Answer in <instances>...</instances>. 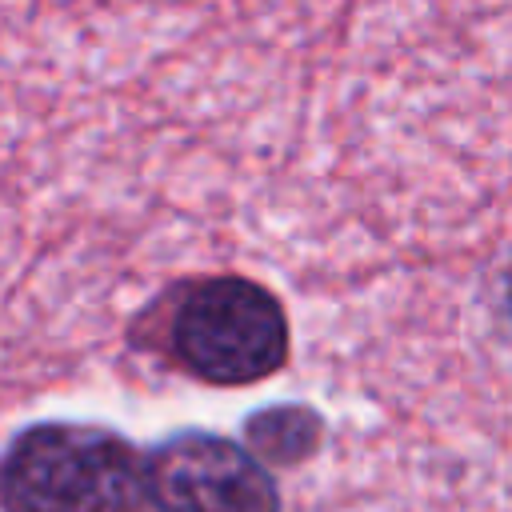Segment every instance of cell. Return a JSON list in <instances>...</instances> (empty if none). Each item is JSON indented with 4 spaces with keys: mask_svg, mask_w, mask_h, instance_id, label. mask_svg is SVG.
<instances>
[{
    "mask_svg": "<svg viewBox=\"0 0 512 512\" xmlns=\"http://www.w3.org/2000/svg\"><path fill=\"white\" fill-rule=\"evenodd\" d=\"M148 504L144 456L96 424L40 420L0 456L4 512H144Z\"/></svg>",
    "mask_w": 512,
    "mask_h": 512,
    "instance_id": "6da1fadb",
    "label": "cell"
},
{
    "mask_svg": "<svg viewBox=\"0 0 512 512\" xmlns=\"http://www.w3.org/2000/svg\"><path fill=\"white\" fill-rule=\"evenodd\" d=\"M172 352L208 384H252L288 360V320L264 284L212 276L180 300Z\"/></svg>",
    "mask_w": 512,
    "mask_h": 512,
    "instance_id": "7a4b0ae2",
    "label": "cell"
},
{
    "mask_svg": "<svg viewBox=\"0 0 512 512\" xmlns=\"http://www.w3.org/2000/svg\"><path fill=\"white\" fill-rule=\"evenodd\" d=\"M148 500L160 512H280L268 464L212 432H180L144 456Z\"/></svg>",
    "mask_w": 512,
    "mask_h": 512,
    "instance_id": "3957f363",
    "label": "cell"
},
{
    "mask_svg": "<svg viewBox=\"0 0 512 512\" xmlns=\"http://www.w3.org/2000/svg\"><path fill=\"white\" fill-rule=\"evenodd\" d=\"M248 444L252 452L268 460H304L320 444V420L316 412L292 404V408H268L248 420Z\"/></svg>",
    "mask_w": 512,
    "mask_h": 512,
    "instance_id": "277c9868",
    "label": "cell"
},
{
    "mask_svg": "<svg viewBox=\"0 0 512 512\" xmlns=\"http://www.w3.org/2000/svg\"><path fill=\"white\" fill-rule=\"evenodd\" d=\"M508 300H512V292H508Z\"/></svg>",
    "mask_w": 512,
    "mask_h": 512,
    "instance_id": "5b68a950",
    "label": "cell"
}]
</instances>
